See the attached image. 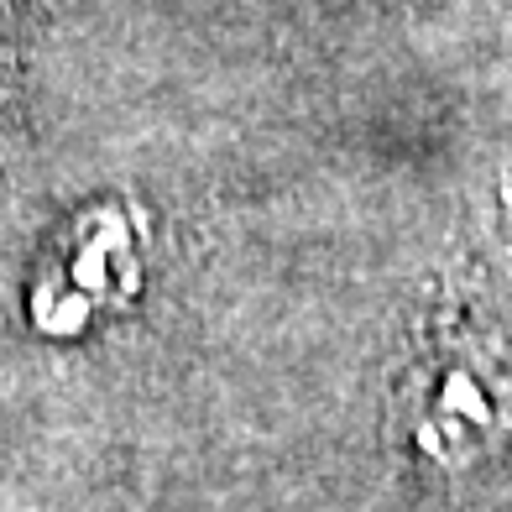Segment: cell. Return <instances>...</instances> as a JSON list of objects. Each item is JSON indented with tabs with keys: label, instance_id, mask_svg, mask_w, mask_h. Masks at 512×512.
<instances>
[{
	"label": "cell",
	"instance_id": "obj_1",
	"mask_svg": "<svg viewBox=\"0 0 512 512\" xmlns=\"http://www.w3.org/2000/svg\"><path fill=\"white\" fill-rule=\"evenodd\" d=\"M136 283V256H131V230L115 209H95L63 236L58 256L42 272L32 293L37 324L53 335H74L89 314L121 304Z\"/></svg>",
	"mask_w": 512,
	"mask_h": 512
}]
</instances>
